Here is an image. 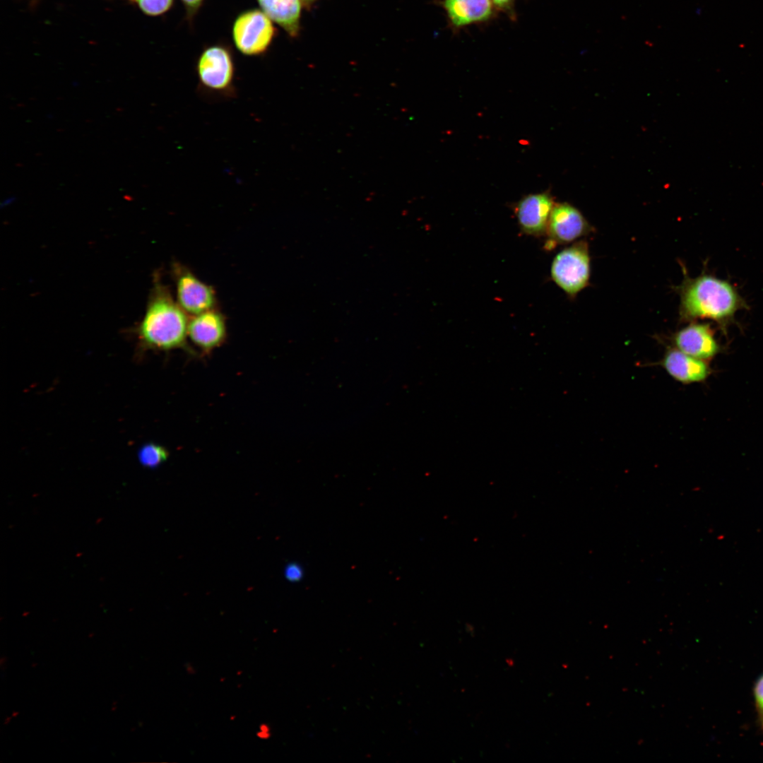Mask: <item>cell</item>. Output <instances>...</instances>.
Instances as JSON below:
<instances>
[{"instance_id":"6da1fadb","label":"cell","mask_w":763,"mask_h":763,"mask_svg":"<svg viewBox=\"0 0 763 763\" xmlns=\"http://www.w3.org/2000/svg\"><path fill=\"white\" fill-rule=\"evenodd\" d=\"M189 320L160 273H155L145 313L134 329L140 349L161 352L181 349L196 355L188 343Z\"/></svg>"},{"instance_id":"7a4b0ae2","label":"cell","mask_w":763,"mask_h":763,"mask_svg":"<svg viewBox=\"0 0 763 763\" xmlns=\"http://www.w3.org/2000/svg\"><path fill=\"white\" fill-rule=\"evenodd\" d=\"M678 292L682 321L711 319L723 331L734 321L739 310L747 307L731 283L709 274L703 273L694 278L685 276Z\"/></svg>"},{"instance_id":"3957f363","label":"cell","mask_w":763,"mask_h":763,"mask_svg":"<svg viewBox=\"0 0 763 763\" xmlns=\"http://www.w3.org/2000/svg\"><path fill=\"white\" fill-rule=\"evenodd\" d=\"M196 71L203 93L225 98L235 96L234 64L224 47L213 46L205 49L198 59Z\"/></svg>"},{"instance_id":"277c9868","label":"cell","mask_w":763,"mask_h":763,"mask_svg":"<svg viewBox=\"0 0 763 763\" xmlns=\"http://www.w3.org/2000/svg\"><path fill=\"white\" fill-rule=\"evenodd\" d=\"M590 273L588 245L584 240L560 252L550 269L554 282L569 297H575L588 285Z\"/></svg>"},{"instance_id":"5b68a950","label":"cell","mask_w":763,"mask_h":763,"mask_svg":"<svg viewBox=\"0 0 763 763\" xmlns=\"http://www.w3.org/2000/svg\"><path fill=\"white\" fill-rule=\"evenodd\" d=\"M274 35L272 20L260 10L242 13L235 20L232 37L236 47L245 55L264 52Z\"/></svg>"},{"instance_id":"8992f818","label":"cell","mask_w":763,"mask_h":763,"mask_svg":"<svg viewBox=\"0 0 763 763\" xmlns=\"http://www.w3.org/2000/svg\"><path fill=\"white\" fill-rule=\"evenodd\" d=\"M172 273L176 301L187 314L194 316L215 308L216 295L211 286L180 264L172 265Z\"/></svg>"},{"instance_id":"52a82bcc","label":"cell","mask_w":763,"mask_h":763,"mask_svg":"<svg viewBox=\"0 0 763 763\" xmlns=\"http://www.w3.org/2000/svg\"><path fill=\"white\" fill-rule=\"evenodd\" d=\"M593 230L577 208L567 203H555L548 220L545 248L549 250L557 244L572 242Z\"/></svg>"},{"instance_id":"ba28073f","label":"cell","mask_w":763,"mask_h":763,"mask_svg":"<svg viewBox=\"0 0 763 763\" xmlns=\"http://www.w3.org/2000/svg\"><path fill=\"white\" fill-rule=\"evenodd\" d=\"M188 340L202 355H208L227 338L225 317L215 308L192 316L188 324Z\"/></svg>"},{"instance_id":"9c48e42d","label":"cell","mask_w":763,"mask_h":763,"mask_svg":"<svg viewBox=\"0 0 763 763\" xmlns=\"http://www.w3.org/2000/svg\"><path fill=\"white\" fill-rule=\"evenodd\" d=\"M555 204L553 198L548 192L528 194L521 199L514 207L521 231L536 237L546 234Z\"/></svg>"},{"instance_id":"30bf717a","label":"cell","mask_w":763,"mask_h":763,"mask_svg":"<svg viewBox=\"0 0 763 763\" xmlns=\"http://www.w3.org/2000/svg\"><path fill=\"white\" fill-rule=\"evenodd\" d=\"M673 341L679 350L704 361L711 360L720 350L714 333L708 324H690L675 333Z\"/></svg>"},{"instance_id":"8fae6325","label":"cell","mask_w":763,"mask_h":763,"mask_svg":"<svg viewBox=\"0 0 763 763\" xmlns=\"http://www.w3.org/2000/svg\"><path fill=\"white\" fill-rule=\"evenodd\" d=\"M662 366L674 379L685 384L703 382L711 372L706 361L687 355L677 348L666 352Z\"/></svg>"},{"instance_id":"7c38bea8","label":"cell","mask_w":763,"mask_h":763,"mask_svg":"<svg viewBox=\"0 0 763 763\" xmlns=\"http://www.w3.org/2000/svg\"><path fill=\"white\" fill-rule=\"evenodd\" d=\"M444 6L456 27L486 20L492 13L491 0H444Z\"/></svg>"},{"instance_id":"4fadbf2b","label":"cell","mask_w":763,"mask_h":763,"mask_svg":"<svg viewBox=\"0 0 763 763\" xmlns=\"http://www.w3.org/2000/svg\"><path fill=\"white\" fill-rule=\"evenodd\" d=\"M262 11L273 21L295 35L299 28L300 0H257Z\"/></svg>"},{"instance_id":"5bb4252c","label":"cell","mask_w":763,"mask_h":763,"mask_svg":"<svg viewBox=\"0 0 763 763\" xmlns=\"http://www.w3.org/2000/svg\"><path fill=\"white\" fill-rule=\"evenodd\" d=\"M138 456L142 465L148 468H155L167 459L168 452L162 446L149 443L141 447Z\"/></svg>"},{"instance_id":"9a60e30c","label":"cell","mask_w":763,"mask_h":763,"mask_svg":"<svg viewBox=\"0 0 763 763\" xmlns=\"http://www.w3.org/2000/svg\"><path fill=\"white\" fill-rule=\"evenodd\" d=\"M140 8L150 16H158L170 9L173 0H135Z\"/></svg>"},{"instance_id":"2e32d148","label":"cell","mask_w":763,"mask_h":763,"mask_svg":"<svg viewBox=\"0 0 763 763\" xmlns=\"http://www.w3.org/2000/svg\"><path fill=\"white\" fill-rule=\"evenodd\" d=\"M752 694L759 718H763V673L754 683Z\"/></svg>"},{"instance_id":"e0dca14e","label":"cell","mask_w":763,"mask_h":763,"mask_svg":"<svg viewBox=\"0 0 763 763\" xmlns=\"http://www.w3.org/2000/svg\"><path fill=\"white\" fill-rule=\"evenodd\" d=\"M285 575L289 581H298L303 576V569L297 564H290L285 568Z\"/></svg>"},{"instance_id":"ac0fdd59","label":"cell","mask_w":763,"mask_h":763,"mask_svg":"<svg viewBox=\"0 0 763 763\" xmlns=\"http://www.w3.org/2000/svg\"><path fill=\"white\" fill-rule=\"evenodd\" d=\"M256 737L261 740H267L271 736V727L267 723H261L259 726V729L256 733Z\"/></svg>"},{"instance_id":"d6986e66","label":"cell","mask_w":763,"mask_h":763,"mask_svg":"<svg viewBox=\"0 0 763 763\" xmlns=\"http://www.w3.org/2000/svg\"><path fill=\"white\" fill-rule=\"evenodd\" d=\"M182 1L184 2V4L187 7H189V8H190L191 9L197 8L203 1V0H182Z\"/></svg>"},{"instance_id":"ffe728a7","label":"cell","mask_w":763,"mask_h":763,"mask_svg":"<svg viewBox=\"0 0 763 763\" xmlns=\"http://www.w3.org/2000/svg\"><path fill=\"white\" fill-rule=\"evenodd\" d=\"M492 1H493V3L496 6L503 8L508 7L512 0H492Z\"/></svg>"},{"instance_id":"44dd1931","label":"cell","mask_w":763,"mask_h":763,"mask_svg":"<svg viewBox=\"0 0 763 763\" xmlns=\"http://www.w3.org/2000/svg\"><path fill=\"white\" fill-rule=\"evenodd\" d=\"M759 724H760L762 728L763 729V718H759Z\"/></svg>"}]
</instances>
